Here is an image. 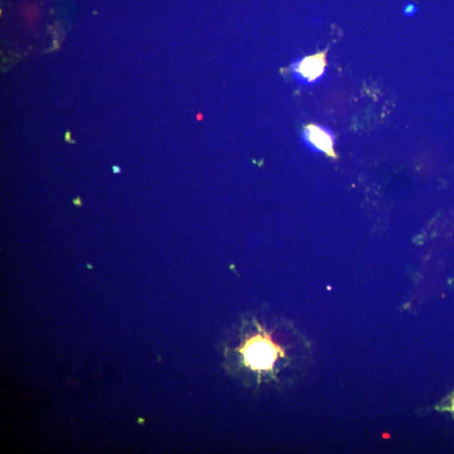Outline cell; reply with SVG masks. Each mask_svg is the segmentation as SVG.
Returning <instances> with one entry per match:
<instances>
[{
	"label": "cell",
	"instance_id": "obj_1",
	"mask_svg": "<svg viewBox=\"0 0 454 454\" xmlns=\"http://www.w3.org/2000/svg\"><path fill=\"white\" fill-rule=\"evenodd\" d=\"M247 362L252 368L267 369L272 366L276 358L274 346L267 340H252L245 349Z\"/></svg>",
	"mask_w": 454,
	"mask_h": 454
},
{
	"label": "cell",
	"instance_id": "obj_2",
	"mask_svg": "<svg viewBox=\"0 0 454 454\" xmlns=\"http://www.w3.org/2000/svg\"><path fill=\"white\" fill-rule=\"evenodd\" d=\"M304 138L311 147L324 153L326 156L336 158L334 135L325 128L315 124H309L304 128Z\"/></svg>",
	"mask_w": 454,
	"mask_h": 454
},
{
	"label": "cell",
	"instance_id": "obj_3",
	"mask_svg": "<svg viewBox=\"0 0 454 454\" xmlns=\"http://www.w3.org/2000/svg\"><path fill=\"white\" fill-rule=\"evenodd\" d=\"M327 51L329 50L319 51L316 54L308 56L302 59L294 66V73L308 83L316 81L325 72L327 65Z\"/></svg>",
	"mask_w": 454,
	"mask_h": 454
},
{
	"label": "cell",
	"instance_id": "obj_4",
	"mask_svg": "<svg viewBox=\"0 0 454 454\" xmlns=\"http://www.w3.org/2000/svg\"><path fill=\"white\" fill-rule=\"evenodd\" d=\"M416 11V8L415 6H413V4H408V6H407L405 9H404V12L406 14V15L407 16H411L413 15V14Z\"/></svg>",
	"mask_w": 454,
	"mask_h": 454
},
{
	"label": "cell",
	"instance_id": "obj_5",
	"mask_svg": "<svg viewBox=\"0 0 454 454\" xmlns=\"http://www.w3.org/2000/svg\"><path fill=\"white\" fill-rule=\"evenodd\" d=\"M73 204L74 205H76V207H83L82 200H81V198L79 197V196H78V197L76 199H74L73 200Z\"/></svg>",
	"mask_w": 454,
	"mask_h": 454
},
{
	"label": "cell",
	"instance_id": "obj_6",
	"mask_svg": "<svg viewBox=\"0 0 454 454\" xmlns=\"http://www.w3.org/2000/svg\"><path fill=\"white\" fill-rule=\"evenodd\" d=\"M112 170H113L115 175L120 174L121 172L120 167L119 166L112 167Z\"/></svg>",
	"mask_w": 454,
	"mask_h": 454
},
{
	"label": "cell",
	"instance_id": "obj_7",
	"mask_svg": "<svg viewBox=\"0 0 454 454\" xmlns=\"http://www.w3.org/2000/svg\"><path fill=\"white\" fill-rule=\"evenodd\" d=\"M452 411L454 413V400L453 401Z\"/></svg>",
	"mask_w": 454,
	"mask_h": 454
},
{
	"label": "cell",
	"instance_id": "obj_8",
	"mask_svg": "<svg viewBox=\"0 0 454 454\" xmlns=\"http://www.w3.org/2000/svg\"><path fill=\"white\" fill-rule=\"evenodd\" d=\"M87 266L88 267V269H93V267L91 266L90 264H87Z\"/></svg>",
	"mask_w": 454,
	"mask_h": 454
}]
</instances>
